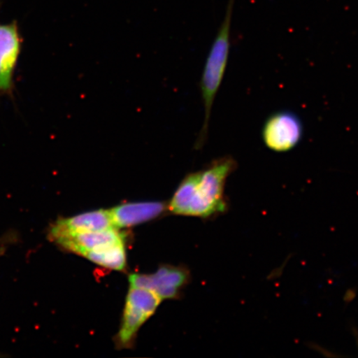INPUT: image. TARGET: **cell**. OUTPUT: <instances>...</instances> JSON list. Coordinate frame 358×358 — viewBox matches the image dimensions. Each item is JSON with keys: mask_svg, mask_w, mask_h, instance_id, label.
Segmentation results:
<instances>
[{"mask_svg": "<svg viewBox=\"0 0 358 358\" xmlns=\"http://www.w3.org/2000/svg\"><path fill=\"white\" fill-rule=\"evenodd\" d=\"M161 201H145L119 205L109 210L115 228L129 227L153 220L166 211Z\"/></svg>", "mask_w": 358, "mask_h": 358, "instance_id": "cell-9", "label": "cell"}, {"mask_svg": "<svg viewBox=\"0 0 358 358\" xmlns=\"http://www.w3.org/2000/svg\"><path fill=\"white\" fill-rule=\"evenodd\" d=\"M62 249L79 256L89 252L110 248V246L125 243V235L118 231V228L85 232L71 236L60 237L53 241Z\"/></svg>", "mask_w": 358, "mask_h": 358, "instance_id": "cell-8", "label": "cell"}, {"mask_svg": "<svg viewBox=\"0 0 358 358\" xmlns=\"http://www.w3.org/2000/svg\"><path fill=\"white\" fill-rule=\"evenodd\" d=\"M110 228L115 227L109 210H97L71 217L58 219L49 227L48 237L53 241L60 237Z\"/></svg>", "mask_w": 358, "mask_h": 358, "instance_id": "cell-7", "label": "cell"}, {"mask_svg": "<svg viewBox=\"0 0 358 358\" xmlns=\"http://www.w3.org/2000/svg\"><path fill=\"white\" fill-rule=\"evenodd\" d=\"M189 280V271L185 268L173 266H161L155 274H132L129 277L131 286L149 289L161 299L177 298Z\"/></svg>", "mask_w": 358, "mask_h": 358, "instance_id": "cell-6", "label": "cell"}, {"mask_svg": "<svg viewBox=\"0 0 358 358\" xmlns=\"http://www.w3.org/2000/svg\"><path fill=\"white\" fill-rule=\"evenodd\" d=\"M17 237L16 236L15 234H13V232H11V234H8L1 237L0 238V245H10L13 243H15L17 241Z\"/></svg>", "mask_w": 358, "mask_h": 358, "instance_id": "cell-11", "label": "cell"}, {"mask_svg": "<svg viewBox=\"0 0 358 358\" xmlns=\"http://www.w3.org/2000/svg\"><path fill=\"white\" fill-rule=\"evenodd\" d=\"M236 0H228L226 15L215 38L206 61L200 87L204 106V122L196 141V149L200 150L207 141L210 117L219 88L227 69L231 48V25Z\"/></svg>", "mask_w": 358, "mask_h": 358, "instance_id": "cell-1", "label": "cell"}, {"mask_svg": "<svg viewBox=\"0 0 358 358\" xmlns=\"http://www.w3.org/2000/svg\"><path fill=\"white\" fill-rule=\"evenodd\" d=\"M2 1L0 0V10ZM24 48L19 22H0V98L16 101L15 75Z\"/></svg>", "mask_w": 358, "mask_h": 358, "instance_id": "cell-3", "label": "cell"}, {"mask_svg": "<svg viewBox=\"0 0 358 358\" xmlns=\"http://www.w3.org/2000/svg\"><path fill=\"white\" fill-rule=\"evenodd\" d=\"M7 245H6V244L0 245V258L3 257L4 254L6 253Z\"/></svg>", "mask_w": 358, "mask_h": 358, "instance_id": "cell-12", "label": "cell"}, {"mask_svg": "<svg viewBox=\"0 0 358 358\" xmlns=\"http://www.w3.org/2000/svg\"><path fill=\"white\" fill-rule=\"evenodd\" d=\"M303 127L297 115L280 111L266 120L262 129V141L268 150L286 153L297 147L302 141Z\"/></svg>", "mask_w": 358, "mask_h": 358, "instance_id": "cell-5", "label": "cell"}, {"mask_svg": "<svg viewBox=\"0 0 358 358\" xmlns=\"http://www.w3.org/2000/svg\"><path fill=\"white\" fill-rule=\"evenodd\" d=\"M236 168L231 157L213 161L211 165L196 172V182L187 216L208 217L226 210L224 199L226 182Z\"/></svg>", "mask_w": 358, "mask_h": 358, "instance_id": "cell-2", "label": "cell"}, {"mask_svg": "<svg viewBox=\"0 0 358 358\" xmlns=\"http://www.w3.org/2000/svg\"><path fill=\"white\" fill-rule=\"evenodd\" d=\"M161 301L158 295L149 289L131 286L116 345L120 348H131L138 331L154 315Z\"/></svg>", "mask_w": 358, "mask_h": 358, "instance_id": "cell-4", "label": "cell"}, {"mask_svg": "<svg viewBox=\"0 0 358 358\" xmlns=\"http://www.w3.org/2000/svg\"><path fill=\"white\" fill-rule=\"evenodd\" d=\"M83 257L96 264L98 266L115 271H124L127 266V250L125 243L116 244L110 248L89 252Z\"/></svg>", "mask_w": 358, "mask_h": 358, "instance_id": "cell-10", "label": "cell"}]
</instances>
